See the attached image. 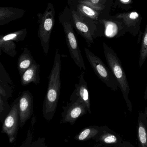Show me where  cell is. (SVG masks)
I'll use <instances>...</instances> for the list:
<instances>
[{"label":"cell","instance_id":"6da1fadb","mask_svg":"<svg viewBox=\"0 0 147 147\" xmlns=\"http://www.w3.org/2000/svg\"><path fill=\"white\" fill-rule=\"evenodd\" d=\"M61 55L57 49L53 66L48 77L47 92L43 102V116L48 120L52 119L58 104L61 92Z\"/></svg>","mask_w":147,"mask_h":147},{"label":"cell","instance_id":"7a4b0ae2","mask_svg":"<svg viewBox=\"0 0 147 147\" xmlns=\"http://www.w3.org/2000/svg\"><path fill=\"white\" fill-rule=\"evenodd\" d=\"M104 53L109 69L113 74L119 84L127 107L130 112L132 111V105L129 99L130 91L127 75L120 59L115 51L105 43H103Z\"/></svg>","mask_w":147,"mask_h":147},{"label":"cell","instance_id":"3957f363","mask_svg":"<svg viewBox=\"0 0 147 147\" xmlns=\"http://www.w3.org/2000/svg\"><path fill=\"white\" fill-rule=\"evenodd\" d=\"M84 51L86 58L98 78L111 90H118L119 88L118 82L110 69L99 57L96 56L89 49L85 47Z\"/></svg>","mask_w":147,"mask_h":147},{"label":"cell","instance_id":"277c9868","mask_svg":"<svg viewBox=\"0 0 147 147\" xmlns=\"http://www.w3.org/2000/svg\"><path fill=\"white\" fill-rule=\"evenodd\" d=\"M39 29L38 36L41 42L43 52L47 55L50 47V38L54 24L55 11L53 7L49 3L45 13L38 14Z\"/></svg>","mask_w":147,"mask_h":147},{"label":"cell","instance_id":"5b68a950","mask_svg":"<svg viewBox=\"0 0 147 147\" xmlns=\"http://www.w3.org/2000/svg\"><path fill=\"white\" fill-rule=\"evenodd\" d=\"M62 25L63 27L66 44L71 57L75 64L80 69L86 70V68L79 46L78 39L74 31L71 22L65 21L62 23Z\"/></svg>","mask_w":147,"mask_h":147},{"label":"cell","instance_id":"8992f818","mask_svg":"<svg viewBox=\"0 0 147 147\" xmlns=\"http://www.w3.org/2000/svg\"><path fill=\"white\" fill-rule=\"evenodd\" d=\"M27 34L26 28L21 29L13 32L0 35V55L1 51L11 57H15L17 54L16 44L25 40Z\"/></svg>","mask_w":147,"mask_h":147},{"label":"cell","instance_id":"52a82bcc","mask_svg":"<svg viewBox=\"0 0 147 147\" xmlns=\"http://www.w3.org/2000/svg\"><path fill=\"white\" fill-rule=\"evenodd\" d=\"M115 17L122 22L126 32H128L133 36H137L140 32L142 18L138 12L133 11L121 13Z\"/></svg>","mask_w":147,"mask_h":147},{"label":"cell","instance_id":"ba28073f","mask_svg":"<svg viewBox=\"0 0 147 147\" xmlns=\"http://www.w3.org/2000/svg\"><path fill=\"white\" fill-rule=\"evenodd\" d=\"M62 121L74 124L80 117L85 115L87 111L85 104L80 99L68 103L65 107H63Z\"/></svg>","mask_w":147,"mask_h":147},{"label":"cell","instance_id":"9c48e42d","mask_svg":"<svg viewBox=\"0 0 147 147\" xmlns=\"http://www.w3.org/2000/svg\"><path fill=\"white\" fill-rule=\"evenodd\" d=\"M19 117V101H16L3 125V131L7 135L10 142H13L15 139Z\"/></svg>","mask_w":147,"mask_h":147},{"label":"cell","instance_id":"30bf717a","mask_svg":"<svg viewBox=\"0 0 147 147\" xmlns=\"http://www.w3.org/2000/svg\"><path fill=\"white\" fill-rule=\"evenodd\" d=\"M84 74L83 72L80 74L78 84H75V89L71 95L70 101L74 102L80 99L85 105L87 111L91 114L90 99L87 84L84 79Z\"/></svg>","mask_w":147,"mask_h":147},{"label":"cell","instance_id":"8fae6325","mask_svg":"<svg viewBox=\"0 0 147 147\" xmlns=\"http://www.w3.org/2000/svg\"><path fill=\"white\" fill-rule=\"evenodd\" d=\"M19 117L21 123L24 124L31 117L33 111V97L28 91H24L19 100Z\"/></svg>","mask_w":147,"mask_h":147},{"label":"cell","instance_id":"7c38bea8","mask_svg":"<svg viewBox=\"0 0 147 147\" xmlns=\"http://www.w3.org/2000/svg\"><path fill=\"white\" fill-rule=\"evenodd\" d=\"M74 24L78 33L85 39L87 46L90 47L94 43V38L91 29L85 21L82 16L78 14L76 11L72 12Z\"/></svg>","mask_w":147,"mask_h":147},{"label":"cell","instance_id":"4fadbf2b","mask_svg":"<svg viewBox=\"0 0 147 147\" xmlns=\"http://www.w3.org/2000/svg\"><path fill=\"white\" fill-rule=\"evenodd\" d=\"M25 13V10L22 9L0 6V26L22 18Z\"/></svg>","mask_w":147,"mask_h":147},{"label":"cell","instance_id":"5bb4252c","mask_svg":"<svg viewBox=\"0 0 147 147\" xmlns=\"http://www.w3.org/2000/svg\"><path fill=\"white\" fill-rule=\"evenodd\" d=\"M137 138L140 147H147V108L144 112H139L138 118Z\"/></svg>","mask_w":147,"mask_h":147},{"label":"cell","instance_id":"9a60e30c","mask_svg":"<svg viewBox=\"0 0 147 147\" xmlns=\"http://www.w3.org/2000/svg\"><path fill=\"white\" fill-rule=\"evenodd\" d=\"M40 69V65L36 63H34L28 68L21 76L20 81L22 85L26 86L32 83L36 85L39 84L40 80L39 75Z\"/></svg>","mask_w":147,"mask_h":147},{"label":"cell","instance_id":"2e32d148","mask_svg":"<svg viewBox=\"0 0 147 147\" xmlns=\"http://www.w3.org/2000/svg\"><path fill=\"white\" fill-rule=\"evenodd\" d=\"M35 63L36 62L30 51L27 47H25L17 61V69L20 75L22 76L26 71Z\"/></svg>","mask_w":147,"mask_h":147},{"label":"cell","instance_id":"e0dca14e","mask_svg":"<svg viewBox=\"0 0 147 147\" xmlns=\"http://www.w3.org/2000/svg\"><path fill=\"white\" fill-rule=\"evenodd\" d=\"M105 26V35L107 38H118L124 35L126 30L122 22L118 25L116 22L111 21L104 22Z\"/></svg>","mask_w":147,"mask_h":147},{"label":"cell","instance_id":"ac0fdd59","mask_svg":"<svg viewBox=\"0 0 147 147\" xmlns=\"http://www.w3.org/2000/svg\"><path fill=\"white\" fill-rule=\"evenodd\" d=\"M78 9L80 14L93 20H97L99 15L96 10L84 3H80L78 5Z\"/></svg>","mask_w":147,"mask_h":147},{"label":"cell","instance_id":"d6986e66","mask_svg":"<svg viewBox=\"0 0 147 147\" xmlns=\"http://www.w3.org/2000/svg\"><path fill=\"white\" fill-rule=\"evenodd\" d=\"M142 36L139 62L140 68L142 67L147 58V24Z\"/></svg>","mask_w":147,"mask_h":147},{"label":"cell","instance_id":"ffe728a7","mask_svg":"<svg viewBox=\"0 0 147 147\" xmlns=\"http://www.w3.org/2000/svg\"><path fill=\"white\" fill-rule=\"evenodd\" d=\"M98 132V130L94 128H86L80 133L75 139L80 141H86L96 136Z\"/></svg>","mask_w":147,"mask_h":147},{"label":"cell","instance_id":"44dd1931","mask_svg":"<svg viewBox=\"0 0 147 147\" xmlns=\"http://www.w3.org/2000/svg\"><path fill=\"white\" fill-rule=\"evenodd\" d=\"M106 0H82L79 1L80 3L86 4L96 10H102Z\"/></svg>","mask_w":147,"mask_h":147},{"label":"cell","instance_id":"7402d4cb","mask_svg":"<svg viewBox=\"0 0 147 147\" xmlns=\"http://www.w3.org/2000/svg\"><path fill=\"white\" fill-rule=\"evenodd\" d=\"M100 140L102 142L107 144H116L118 142V139L117 136L110 133H106L103 134L100 137Z\"/></svg>","mask_w":147,"mask_h":147},{"label":"cell","instance_id":"603a6c76","mask_svg":"<svg viewBox=\"0 0 147 147\" xmlns=\"http://www.w3.org/2000/svg\"><path fill=\"white\" fill-rule=\"evenodd\" d=\"M121 7L125 10H129L132 8L133 1L132 0H118Z\"/></svg>","mask_w":147,"mask_h":147},{"label":"cell","instance_id":"cb8c5ba5","mask_svg":"<svg viewBox=\"0 0 147 147\" xmlns=\"http://www.w3.org/2000/svg\"><path fill=\"white\" fill-rule=\"evenodd\" d=\"M0 95L4 97L6 96H7L6 91L1 84H0Z\"/></svg>","mask_w":147,"mask_h":147},{"label":"cell","instance_id":"d4e9b609","mask_svg":"<svg viewBox=\"0 0 147 147\" xmlns=\"http://www.w3.org/2000/svg\"><path fill=\"white\" fill-rule=\"evenodd\" d=\"M3 101L2 99L1 96L0 95V114L3 111Z\"/></svg>","mask_w":147,"mask_h":147},{"label":"cell","instance_id":"484cf974","mask_svg":"<svg viewBox=\"0 0 147 147\" xmlns=\"http://www.w3.org/2000/svg\"><path fill=\"white\" fill-rule=\"evenodd\" d=\"M144 99L145 100H147V86L146 87V90L144 92Z\"/></svg>","mask_w":147,"mask_h":147}]
</instances>
